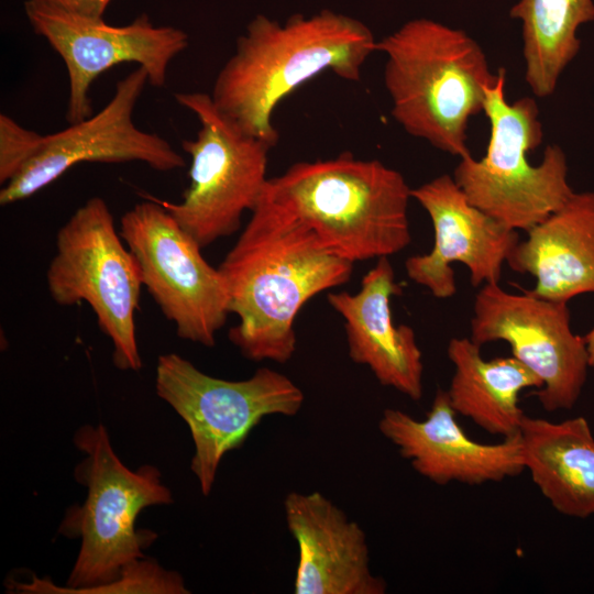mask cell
Masks as SVG:
<instances>
[{
	"label": "cell",
	"instance_id": "6da1fadb",
	"mask_svg": "<svg viewBox=\"0 0 594 594\" xmlns=\"http://www.w3.org/2000/svg\"><path fill=\"white\" fill-rule=\"evenodd\" d=\"M219 271L229 311L239 323L230 341L251 361H289L295 319L317 294L350 280L353 263L328 250L302 221L260 197Z\"/></svg>",
	"mask_w": 594,
	"mask_h": 594
},
{
	"label": "cell",
	"instance_id": "7a4b0ae2",
	"mask_svg": "<svg viewBox=\"0 0 594 594\" xmlns=\"http://www.w3.org/2000/svg\"><path fill=\"white\" fill-rule=\"evenodd\" d=\"M376 43L363 22L331 10L294 14L283 23L257 14L219 70L211 100L244 133L275 146L276 107L324 72L359 81Z\"/></svg>",
	"mask_w": 594,
	"mask_h": 594
},
{
	"label": "cell",
	"instance_id": "3957f363",
	"mask_svg": "<svg viewBox=\"0 0 594 594\" xmlns=\"http://www.w3.org/2000/svg\"><path fill=\"white\" fill-rule=\"evenodd\" d=\"M261 198L306 223L336 255L355 263L388 257L410 241L405 177L345 152L298 162L268 178Z\"/></svg>",
	"mask_w": 594,
	"mask_h": 594
},
{
	"label": "cell",
	"instance_id": "277c9868",
	"mask_svg": "<svg viewBox=\"0 0 594 594\" xmlns=\"http://www.w3.org/2000/svg\"><path fill=\"white\" fill-rule=\"evenodd\" d=\"M74 443L85 454L74 476L86 486L87 496L81 505L66 510L58 528L61 535L80 540L66 586L33 575L24 582L8 580V592L76 594L114 582L125 565L144 558L143 550L156 539L155 532L136 529L139 514L153 505L173 503L158 469L147 464L134 471L128 469L116 454L102 424L81 426L74 435Z\"/></svg>",
	"mask_w": 594,
	"mask_h": 594
},
{
	"label": "cell",
	"instance_id": "5b68a950",
	"mask_svg": "<svg viewBox=\"0 0 594 594\" xmlns=\"http://www.w3.org/2000/svg\"><path fill=\"white\" fill-rule=\"evenodd\" d=\"M386 56L384 85L394 120L410 135L459 158L470 119L483 111L492 74L480 44L465 31L420 18L377 41Z\"/></svg>",
	"mask_w": 594,
	"mask_h": 594
},
{
	"label": "cell",
	"instance_id": "8992f818",
	"mask_svg": "<svg viewBox=\"0 0 594 594\" xmlns=\"http://www.w3.org/2000/svg\"><path fill=\"white\" fill-rule=\"evenodd\" d=\"M505 82L501 67L485 88L483 112L491 131L485 155L459 158L452 176L472 205L510 229L527 231L563 206L574 190L559 145H547L539 164L529 162V153L543 139L539 108L531 97L508 102Z\"/></svg>",
	"mask_w": 594,
	"mask_h": 594
},
{
	"label": "cell",
	"instance_id": "52a82bcc",
	"mask_svg": "<svg viewBox=\"0 0 594 594\" xmlns=\"http://www.w3.org/2000/svg\"><path fill=\"white\" fill-rule=\"evenodd\" d=\"M46 285L59 306L89 305L112 342L117 369L142 367L135 330L141 271L101 197L89 198L58 229Z\"/></svg>",
	"mask_w": 594,
	"mask_h": 594
},
{
	"label": "cell",
	"instance_id": "ba28073f",
	"mask_svg": "<svg viewBox=\"0 0 594 594\" xmlns=\"http://www.w3.org/2000/svg\"><path fill=\"white\" fill-rule=\"evenodd\" d=\"M155 391L189 428L195 446L190 470L205 496L223 457L239 449L264 417L296 416L305 399L289 377L272 369L228 381L204 373L177 353L158 356Z\"/></svg>",
	"mask_w": 594,
	"mask_h": 594
},
{
	"label": "cell",
	"instance_id": "9c48e42d",
	"mask_svg": "<svg viewBox=\"0 0 594 594\" xmlns=\"http://www.w3.org/2000/svg\"><path fill=\"white\" fill-rule=\"evenodd\" d=\"M175 100L200 124L195 140H185L190 156L189 186L179 202L156 199L201 249L230 237L245 211L256 206L267 182L273 147L226 118L209 94L176 92Z\"/></svg>",
	"mask_w": 594,
	"mask_h": 594
},
{
	"label": "cell",
	"instance_id": "30bf717a",
	"mask_svg": "<svg viewBox=\"0 0 594 594\" xmlns=\"http://www.w3.org/2000/svg\"><path fill=\"white\" fill-rule=\"evenodd\" d=\"M119 231L139 264L143 286L177 336L213 346L230 314L219 268L204 258L202 249L156 198L129 209Z\"/></svg>",
	"mask_w": 594,
	"mask_h": 594
},
{
	"label": "cell",
	"instance_id": "8fae6325",
	"mask_svg": "<svg viewBox=\"0 0 594 594\" xmlns=\"http://www.w3.org/2000/svg\"><path fill=\"white\" fill-rule=\"evenodd\" d=\"M24 12L33 32L42 36L63 59L69 81L66 109L68 124L92 116L89 97L94 81L122 63H135L148 75V84L164 87L172 61L189 44L187 33L155 25L146 13L121 26L88 18L55 4L26 0Z\"/></svg>",
	"mask_w": 594,
	"mask_h": 594
},
{
	"label": "cell",
	"instance_id": "7c38bea8",
	"mask_svg": "<svg viewBox=\"0 0 594 594\" xmlns=\"http://www.w3.org/2000/svg\"><path fill=\"white\" fill-rule=\"evenodd\" d=\"M470 327L474 343H508L512 356L541 380L535 394L543 409L575 405L591 366L584 337L572 331L568 302L484 284L475 295Z\"/></svg>",
	"mask_w": 594,
	"mask_h": 594
},
{
	"label": "cell",
	"instance_id": "4fadbf2b",
	"mask_svg": "<svg viewBox=\"0 0 594 594\" xmlns=\"http://www.w3.org/2000/svg\"><path fill=\"white\" fill-rule=\"evenodd\" d=\"M148 84L138 66L116 84L108 103L97 113L64 130L43 135L35 155L0 190V205L25 200L81 163L141 162L157 172L185 167V158L156 133L139 129L134 108Z\"/></svg>",
	"mask_w": 594,
	"mask_h": 594
},
{
	"label": "cell",
	"instance_id": "5bb4252c",
	"mask_svg": "<svg viewBox=\"0 0 594 594\" xmlns=\"http://www.w3.org/2000/svg\"><path fill=\"white\" fill-rule=\"evenodd\" d=\"M429 215L435 232L432 250L409 256L408 277L436 298L457 292L452 263L465 265L472 286L498 283L503 264L517 242V231L472 205L452 175H440L411 189Z\"/></svg>",
	"mask_w": 594,
	"mask_h": 594
},
{
	"label": "cell",
	"instance_id": "9a60e30c",
	"mask_svg": "<svg viewBox=\"0 0 594 594\" xmlns=\"http://www.w3.org/2000/svg\"><path fill=\"white\" fill-rule=\"evenodd\" d=\"M455 415L447 391L438 388L424 420L387 408L378 429L417 473L438 485L501 482L525 470L520 433L481 443L468 437Z\"/></svg>",
	"mask_w": 594,
	"mask_h": 594
},
{
	"label": "cell",
	"instance_id": "2e32d148",
	"mask_svg": "<svg viewBox=\"0 0 594 594\" xmlns=\"http://www.w3.org/2000/svg\"><path fill=\"white\" fill-rule=\"evenodd\" d=\"M285 520L298 546L296 594H385L384 579L372 573L366 535L319 492H292Z\"/></svg>",
	"mask_w": 594,
	"mask_h": 594
},
{
	"label": "cell",
	"instance_id": "e0dca14e",
	"mask_svg": "<svg viewBox=\"0 0 594 594\" xmlns=\"http://www.w3.org/2000/svg\"><path fill=\"white\" fill-rule=\"evenodd\" d=\"M400 293L388 257H380L356 294L330 293L327 299L344 319L350 359L369 366L383 386L419 400L424 394L422 353L414 329L395 326L392 318L391 298Z\"/></svg>",
	"mask_w": 594,
	"mask_h": 594
},
{
	"label": "cell",
	"instance_id": "ac0fdd59",
	"mask_svg": "<svg viewBox=\"0 0 594 594\" xmlns=\"http://www.w3.org/2000/svg\"><path fill=\"white\" fill-rule=\"evenodd\" d=\"M506 263L536 278L532 294L568 302L594 293V191H574L570 199L527 231Z\"/></svg>",
	"mask_w": 594,
	"mask_h": 594
},
{
	"label": "cell",
	"instance_id": "d6986e66",
	"mask_svg": "<svg viewBox=\"0 0 594 594\" xmlns=\"http://www.w3.org/2000/svg\"><path fill=\"white\" fill-rule=\"evenodd\" d=\"M520 439L525 470L552 507L576 518L594 515V437L587 420L525 416Z\"/></svg>",
	"mask_w": 594,
	"mask_h": 594
},
{
	"label": "cell",
	"instance_id": "ffe728a7",
	"mask_svg": "<svg viewBox=\"0 0 594 594\" xmlns=\"http://www.w3.org/2000/svg\"><path fill=\"white\" fill-rule=\"evenodd\" d=\"M447 354L454 367L447 391L454 411L491 435L518 436L526 416L519 395L539 389L541 380L514 356L485 360L470 338H452Z\"/></svg>",
	"mask_w": 594,
	"mask_h": 594
},
{
	"label": "cell",
	"instance_id": "44dd1931",
	"mask_svg": "<svg viewBox=\"0 0 594 594\" xmlns=\"http://www.w3.org/2000/svg\"><path fill=\"white\" fill-rule=\"evenodd\" d=\"M509 15L521 22L527 85L536 97L552 95L580 52L579 29L594 21V0H519Z\"/></svg>",
	"mask_w": 594,
	"mask_h": 594
},
{
	"label": "cell",
	"instance_id": "7402d4cb",
	"mask_svg": "<svg viewBox=\"0 0 594 594\" xmlns=\"http://www.w3.org/2000/svg\"><path fill=\"white\" fill-rule=\"evenodd\" d=\"M43 135L20 125L8 114H0V184L15 177L37 152Z\"/></svg>",
	"mask_w": 594,
	"mask_h": 594
},
{
	"label": "cell",
	"instance_id": "603a6c76",
	"mask_svg": "<svg viewBox=\"0 0 594 594\" xmlns=\"http://www.w3.org/2000/svg\"><path fill=\"white\" fill-rule=\"evenodd\" d=\"M61 7L73 13L102 19L112 0H40Z\"/></svg>",
	"mask_w": 594,
	"mask_h": 594
},
{
	"label": "cell",
	"instance_id": "cb8c5ba5",
	"mask_svg": "<svg viewBox=\"0 0 594 594\" xmlns=\"http://www.w3.org/2000/svg\"><path fill=\"white\" fill-rule=\"evenodd\" d=\"M586 350L588 354L590 366L594 367V326L591 330L584 336Z\"/></svg>",
	"mask_w": 594,
	"mask_h": 594
}]
</instances>
